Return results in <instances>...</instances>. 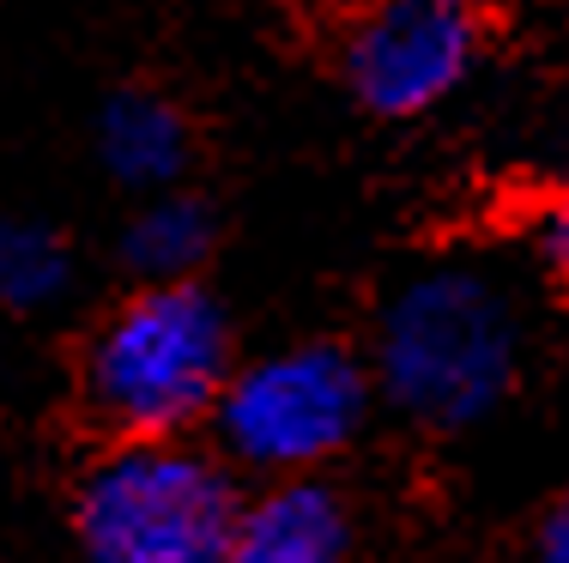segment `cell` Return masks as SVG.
<instances>
[{
  "mask_svg": "<svg viewBox=\"0 0 569 563\" xmlns=\"http://www.w3.org/2000/svg\"><path fill=\"white\" fill-rule=\"evenodd\" d=\"M363 352L388 412L430 436H467L509 406L527 358V321L515 291L491 273L430 267L382 298Z\"/></svg>",
  "mask_w": 569,
  "mask_h": 563,
  "instance_id": "6da1fadb",
  "label": "cell"
},
{
  "mask_svg": "<svg viewBox=\"0 0 569 563\" xmlns=\"http://www.w3.org/2000/svg\"><path fill=\"white\" fill-rule=\"evenodd\" d=\"M237 364V321L207 279L133 285L86 333L79 406L110 442H176L212 424Z\"/></svg>",
  "mask_w": 569,
  "mask_h": 563,
  "instance_id": "7a4b0ae2",
  "label": "cell"
},
{
  "mask_svg": "<svg viewBox=\"0 0 569 563\" xmlns=\"http://www.w3.org/2000/svg\"><path fill=\"white\" fill-rule=\"evenodd\" d=\"M376 406L382 394L370 375V352L316 333L242 358L212 412V442L237 473H261V485L309 479L333 473L358 449Z\"/></svg>",
  "mask_w": 569,
  "mask_h": 563,
  "instance_id": "3957f363",
  "label": "cell"
},
{
  "mask_svg": "<svg viewBox=\"0 0 569 563\" xmlns=\"http://www.w3.org/2000/svg\"><path fill=\"white\" fill-rule=\"evenodd\" d=\"M242 503L237 466L194 436L110 442L79 473L73 540L86 563H212Z\"/></svg>",
  "mask_w": 569,
  "mask_h": 563,
  "instance_id": "277c9868",
  "label": "cell"
},
{
  "mask_svg": "<svg viewBox=\"0 0 569 563\" xmlns=\"http://www.w3.org/2000/svg\"><path fill=\"white\" fill-rule=\"evenodd\" d=\"M503 43V0H333L321 67L358 115L406 128L472 86Z\"/></svg>",
  "mask_w": 569,
  "mask_h": 563,
  "instance_id": "5b68a950",
  "label": "cell"
},
{
  "mask_svg": "<svg viewBox=\"0 0 569 563\" xmlns=\"http://www.w3.org/2000/svg\"><path fill=\"white\" fill-rule=\"evenodd\" d=\"M363 521L333 473L267 479L249 491L224 552L212 563H358Z\"/></svg>",
  "mask_w": 569,
  "mask_h": 563,
  "instance_id": "8992f818",
  "label": "cell"
},
{
  "mask_svg": "<svg viewBox=\"0 0 569 563\" xmlns=\"http://www.w3.org/2000/svg\"><path fill=\"white\" fill-rule=\"evenodd\" d=\"M91 152H98L103 177L128 194L152 200L170 188H188L200 133L194 115L158 86H116L91 115Z\"/></svg>",
  "mask_w": 569,
  "mask_h": 563,
  "instance_id": "52a82bcc",
  "label": "cell"
},
{
  "mask_svg": "<svg viewBox=\"0 0 569 563\" xmlns=\"http://www.w3.org/2000/svg\"><path fill=\"white\" fill-rule=\"evenodd\" d=\"M224 243V219L207 194L194 188H170L133 207V219L121 224V267L133 273V285H182L200 279L207 261Z\"/></svg>",
  "mask_w": 569,
  "mask_h": 563,
  "instance_id": "ba28073f",
  "label": "cell"
},
{
  "mask_svg": "<svg viewBox=\"0 0 569 563\" xmlns=\"http://www.w3.org/2000/svg\"><path fill=\"white\" fill-rule=\"evenodd\" d=\"M73 291V243L49 219H0V310L43 315Z\"/></svg>",
  "mask_w": 569,
  "mask_h": 563,
  "instance_id": "9c48e42d",
  "label": "cell"
},
{
  "mask_svg": "<svg viewBox=\"0 0 569 563\" xmlns=\"http://www.w3.org/2000/svg\"><path fill=\"white\" fill-rule=\"evenodd\" d=\"M533 249H539V261H546V273L569 291V177L551 182L546 200H539V212H533Z\"/></svg>",
  "mask_w": 569,
  "mask_h": 563,
  "instance_id": "30bf717a",
  "label": "cell"
},
{
  "mask_svg": "<svg viewBox=\"0 0 569 563\" xmlns=\"http://www.w3.org/2000/svg\"><path fill=\"white\" fill-rule=\"evenodd\" d=\"M527 563H569V485L539 503L533 527H527Z\"/></svg>",
  "mask_w": 569,
  "mask_h": 563,
  "instance_id": "8fae6325",
  "label": "cell"
}]
</instances>
